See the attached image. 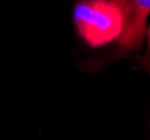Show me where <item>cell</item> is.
Masks as SVG:
<instances>
[{
  "label": "cell",
  "instance_id": "obj_1",
  "mask_svg": "<svg viewBox=\"0 0 150 140\" xmlns=\"http://www.w3.org/2000/svg\"><path fill=\"white\" fill-rule=\"evenodd\" d=\"M73 20L80 37L92 47L118 40L123 29V16L113 0H79Z\"/></svg>",
  "mask_w": 150,
  "mask_h": 140
},
{
  "label": "cell",
  "instance_id": "obj_2",
  "mask_svg": "<svg viewBox=\"0 0 150 140\" xmlns=\"http://www.w3.org/2000/svg\"><path fill=\"white\" fill-rule=\"evenodd\" d=\"M123 16V29L118 38L121 54L140 51L146 37V20L150 13V0H113Z\"/></svg>",
  "mask_w": 150,
  "mask_h": 140
},
{
  "label": "cell",
  "instance_id": "obj_3",
  "mask_svg": "<svg viewBox=\"0 0 150 140\" xmlns=\"http://www.w3.org/2000/svg\"><path fill=\"white\" fill-rule=\"evenodd\" d=\"M146 36H147V51L142 56L137 57V59L144 69V71L150 74V25L146 30Z\"/></svg>",
  "mask_w": 150,
  "mask_h": 140
}]
</instances>
